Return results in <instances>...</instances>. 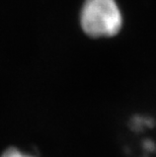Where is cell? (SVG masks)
Segmentation results:
<instances>
[{"label":"cell","instance_id":"cell-1","mask_svg":"<svg viewBox=\"0 0 156 157\" xmlns=\"http://www.w3.org/2000/svg\"><path fill=\"white\" fill-rule=\"evenodd\" d=\"M80 25L90 38H111L120 33L123 16L115 0H85Z\"/></svg>","mask_w":156,"mask_h":157},{"label":"cell","instance_id":"cell-2","mask_svg":"<svg viewBox=\"0 0 156 157\" xmlns=\"http://www.w3.org/2000/svg\"><path fill=\"white\" fill-rule=\"evenodd\" d=\"M1 157H34V156L25 154V153H22L21 150L10 147V148L6 149L5 151L2 153Z\"/></svg>","mask_w":156,"mask_h":157}]
</instances>
